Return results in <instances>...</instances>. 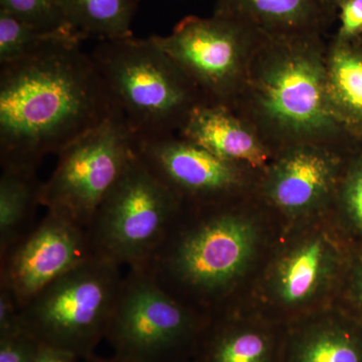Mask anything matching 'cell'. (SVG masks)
<instances>
[{
    "label": "cell",
    "mask_w": 362,
    "mask_h": 362,
    "mask_svg": "<svg viewBox=\"0 0 362 362\" xmlns=\"http://www.w3.org/2000/svg\"><path fill=\"white\" fill-rule=\"evenodd\" d=\"M115 108L81 44L0 65V165L39 168Z\"/></svg>",
    "instance_id": "1"
},
{
    "label": "cell",
    "mask_w": 362,
    "mask_h": 362,
    "mask_svg": "<svg viewBox=\"0 0 362 362\" xmlns=\"http://www.w3.org/2000/svg\"><path fill=\"white\" fill-rule=\"evenodd\" d=\"M258 243L256 226L225 209L183 221L180 214L145 269L173 296L189 305L223 296L244 275Z\"/></svg>",
    "instance_id": "2"
},
{
    "label": "cell",
    "mask_w": 362,
    "mask_h": 362,
    "mask_svg": "<svg viewBox=\"0 0 362 362\" xmlns=\"http://www.w3.org/2000/svg\"><path fill=\"white\" fill-rule=\"evenodd\" d=\"M90 54L138 140L173 135L192 109L207 104L151 37L100 40Z\"/></svg>",
    "instance_id": "3"
},
{
    "label": "cell",
    "mask_w": 362,
    "mask_h": 362,
    "mask_svg": "<svg viewBox=\"0 0 362 362\" xmlns=\"http://www.w3.org/2000/svg\"><path fill=\"white\" fill-rule=\"evenodd\" d=\"M317 33L262 35L252 61L255 110L280 136L296 140L329 134L337 119L326 89V59Z\"/></svg>",
    "instance_id": "4"
},
{
    "label": "cell",
    "mask_w": 362,
    "mask_h": 362,
    "mask_svg": "<svg viewBox=\"0 0 362 362\" xmlns=\"http://www.w3.org/2000/svg\"><path fill=\"white\" fill-rule=\"evenodd\" d=\"M122 267L92 256L51 283L21 308V327L42 344L82 361L106 338Z\"/></svg>",
    "instance_id": "5"
},
{
    "label": "cell",
    "mask_w": 362,
    "mask_h": 362,
    "mask_svg": "<svg viewBox=\"0 0 362 362\" xmlns=\"http://www.w3.org/2000/svg\"><path fill=\"white\" fill-rule=\"evenodd\" d=\"M209 319L166 291L143 268L123 276L105 339L129 362H187Z\"/></svg>",
    "instance_id": "6"
},
{
    "label": "cell",
    "mask_w": 362,
    "mask_h": 362,
    "mask_svg": "<svg viewBox=\"0 0 362 362\" xmlns=\"http://www.w3.org/2000/svg\"><path fill=\"white\" fill-rule=\"evenodd\" d=\"M182 206L136 153L88 226L93 254L127 269L146 265Z\"/></svg>",
    "instance_id": "7"
},
{
    "label": "cell",
    "mask_w": 362,
    "mask_h": 362,
    "mask_svg": "<svg viewBox=\"0 0 362 362\" xmlns=\"http://www.w3.org/2000/svg\"><path fill=\"white\" fill-rule=\"evenodd\" d=\"M138 138L115 107L96 128L58 154L59 161L40 188V206L88 228L137 151Z\"/></svg>",
    "instance_id": "8"
},
{
    "label": "cell",
    "mask_w": 362,
    "mask_h": 362,
    "mask_svg": "<svg viewBox=\"0 0 362 362\" xmlns=\"http://www.w3.org/2000/svg\"><path fill=\"white\" fill-rule=\"evenodd\" d=\"M263 33L226 16H188L151 39L175 62L207 104L226 106L246 76V54Z\"/></svg>",
    "instance_id": "9"
},
{
    "label": "cell",
    "mask_w": 362,
    "mask_h": 362,
    "mask_svg": "<svg viewBox=\"0 0 362 362\" xmlns=\"http://www.w3.org/2000/svg\"><path fill=\"white\" fill-rule=\"evenodd\" d=\"M94 256L87 228L49 211L37 226L0 256V285L21 308L57 279Z\"/></svg>",
    "instance_id": "10"
},
{
    "label": "cell",
    "mask_w": 362,
    "mask_h": 362,
    "mask_svg": "<svg viewBox=\"0 0 362 362\" xmlns=\"http://www.w3.org/2000/svg\"><path fill=\"white\" fill-rule=\"evenodd\" d=\"M136 153L182 204H216L240 185L237 164L175 135L138 140Z\"/></svg>",
    "instance_id": "11"
},
{
    "label": "cell",
    "mask_w": 362,
    "mask_h": 362,
    "mask_svg": "<svg viewBox=\"0 0 362 362\" xmlns=\"http://www.w3.org/2000/svg\"><path fill=\"white\" fill-rule=\"evenodd\" d=\"M335 176L332 157L312 146L290 150L274 164L265 183L271 202L286 214L310 213L329 195Z\"/></svg>",
    "instance_id": "12"
},
{
    "label": "cell",
    "mask_w": 362,
    "mask_h": 362,
    "mask_svg": "<svg viewBox=\"0 0 362 362\" xmlns=\"http://www.w3.org/2000/svg\"><path fill=\"white\" fill-rule=\"evenodd\" d=\"M180 135L235 164L247 162L257 168L265 164L268 157L259 138L228 107L221 105L195 107L181 127Z\"/></svg>",
    "instance_id": "13"
},
{
    "label": "cell",
    "mask_w": 362,
    "mask_h": 362,
    "mask_svg": "<svg viewBox=\"0 0 362 362\" xmlns=\"http://www.w3.org/2000/svg\"><path fill=\"white\" fill-rule=\"evenodd\" d=\"M332 9L322 0H218L214 14L263 35H292L317 33Z\"/></svg>",
    "instance_id": "14"
},
{
    "label": "cell",
    "mask_w": 362,
    "mask_h": 362,
    "mask_svg": "<svg viewBox=\"0 0 362 362\" xmlns=\"http://www.w3.org/2000/svg\"><path fill=\"white\" fill-rule=\"evenodd\" d=\"M337 265V252L322 235L308 238L286 252L273 275V289L279 301L298 306L320 292Z\"/></svg>",
    "instance_id": "15"
},
{
    "label": "cell",
    "mask_w": 362,
    "mask_h": 362,
    "mask_svg": "<svg viewBox=\"0 0 362 362\" xmlns=\"http://www.w3.org/2000/svg\"><path fill=\"white\" fill-rule=\"evenodd\" d=\"M284 341L266 326L209 320L192 361L282 362Z\"/></svg>",
    "instance_id": "16"
},
{
    "label": "cell",
    "mask_w": 362,
    "mask_h": 362,
    "mask_svg": "<svg viewBox=\"0 0 362 362\" xmlns=\"http://www.w3.org/2000/svg\"><path fill=\"white\" fill-rule=\"evenodd\" d=\"M282 362H362V329L335 319L305 324L285 337Z\"/></svg>",
    "instance_id": "17"
},
{
    "label": "cell",
    "mask_w": 362,
    "mask_h": 362,
    "mask_svg": "<svg viewBox=\"0 0 362 362\" xmlns=\"http://www.w3.org/2000/svg\"><path fill=\"white\" fill-rule=\"evenodd\" d=\"M37 169L1 166L0 175V256L32 230L40 206L42 182Z\"/></svg>",
    "instance_id": "18"
},
{
    "label": "cell",
    "mask_w": 362,
    "mask_h": 362,
    "mask_svg": "<svg viewBox=\"0 0 362 362\" xmlns=\"http://www.w3.org/2000/svg\"><path fill=\"white\" fill-rule=\"evenodd\" d=\"M66 23L85 40L133 37L138 0H59Z\"/></svg>",
    "instance_id": "19"
},
{
    "label": "cell",
    "mask_w": 362,
    "mask_h": 362,
    "mask_svg": "<svg viewBox=\"0 0 362 362\" xmlns=\"http://www.w3.org/2000/svg\"><path fill=\"white\" fill-rule=\"evenodd\" d=\"M85 37L71 28L42 30L0 9V65L39 56Z\"/></svg>",
    "instance_id": "20"
},
{
    "label": "cell",
    "mask_w": 362,
    "mask_h": 362,
    "mask_svg": "<svg viewBox=\"0 0 362 362\" xmlns=\"http://www.w3.org/2000/svg\"><path fill=\"white\" fill-rule=\"evenodd\" d=\"M326 59V89L333 116L337 120L362 119V57L343 40Z\"/></svg>",
    "instance_id": "21"
},
{
    "label": "cell",
    "mask_w": 362,
    "mask_h": 362,
    "mask_svg": "<svg viewBox=\"0 0 362 362\" xmlns=\"http://www.w3.org/2000/svg\"><path fill=\"white\" fill-rule=\"evenodd\" d=\"M0 9L42 30H73L66 23L59 0H0Z\"/></svg>",
    "instance_id": "22"
},
{
    "label": "cell",
    "mask_w": 362,
    "mask_h": 362,
    "mask_svg": "<svg viewBox=\"0 0 362 362\" xmlns=\"http://www.w3.org/2000/svg\"><path fill=\"white\" fill-rule=\"evenodd\" d=\"M40 344L23 329L0 338V362H33Z\"/></svg>",
    "instance_id": "23"
},
{
    "label": "cell",
    "mask_w": 362,
    "mask_h": 362,
    "mask_svg": "<svg viewBox=\"0 0 362 362\" xmlns=\"http://www.w3.org/2000/svg\"><path fill=\"white\" fill-rule=\"evenodd\" d=\"M21 308L13 293L0 285V338L9 337L23 330Z\"/></svg>",
    "instance_id": "24"
},
{
    "label": "cell",
    "mask_w": 362,
    "mask_h": 362,
    "mask_svg": "<svg viewBox=\"0 0 362 362\" xmlns=\"http://www.w3.org/2000/svg\"><path fill=\"white\" fill-rule=\"evenodd\" d=\"M339 40H346L362 33V0H341Z\"/></svg>",
    "instance_id": "25"
},
{
    "label": "cell",
    "mask_w": 362,
    "mask_h": 362,
    "mask_svg": "<svg viewBox=\"0 0 362 362\" xmlns=\"http://www.w3.org/2000/svg\"><path fill=\"white\" fill-rule=\"evenodd\" d=\"M344 204L350 220L362 230V168L352 173L344 189Z\"/></svg>",
    "instance_id": "26"
},
{
    "label": "cell",
    "mask_w": 362,
    "mask_h": 362,
    "mask_svg": "<svg viewBox=\"0 0 362 362\" xmlns=\"http://www.w3.org/2000/svg\"><path fill=\"white\" fill-rule=\"evenodd\" d=\"M33 362H83V361L70 351L40 343Z\"/></svg>",
    "instance_id": "27"
},
{
    "label": "cell",
    "mask_w": 362,
    "mask_h": 362,
    "mask_svg": "<svg viewBox=\"0 0 362 362\" xmlns=\"http://www.w3.org/2000/svg\"><path fill=\"white\" fill-rule=\"evenodd\" d=\"M83 362H129L127 361H124V359L120 358V357L116 356H112L110 357H101L98 356L96 354L94 356H90L89 358L84 359Z\"/></svg>",
    "instance_id": "28"
},
{
    "label": "cell",
    "mask_w": 362,
    "mask_h": 362,
    "mask_svg": "<svg viewBox=\"0 0 362 362\" xmlns=\"http://www.w3.org/2000/svg\"><path fill=\"white\" fill-rule=\"evenodd\" d=\"M324 4H327L328 6L332 7V8H334L335 6H338V4H339L341 0H322Z\"/></svg>",
    "instance_id": "29"
},
{
    "label": "cell",
    "mask_w": 362,
    "mask_h": 362,
    "mask_svg": "<svg viewBox=\"0 0 362 362\" xmlns=\"http://www.w3.org/2000/svg\"><path fill=\"white\" fill-rule=\"evenodd\" d=\"M358 290H359V294H361V297L362 299V273H361V279H359V281H358Z\"/></svg>",
    "instance_id": "30"
},
{
    "label": "cell",
    "mask_w": 362,
    "mask_h": 362,
    "mask_svg": "<svg viewBox=\"0 0 362 362\" xmlns=\"http://www.w3.org/2000/svg\"><path fill=\"white\" fill-rule=\"evenodd\" d=\"M187 362H194V361H187Z\"/></svg>",
    "instance_id": "31"
}]
</instances>
